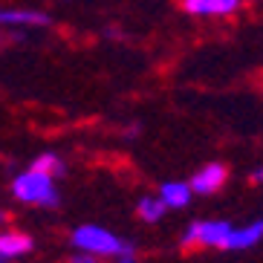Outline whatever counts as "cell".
<instances>
[{
    "mask_svg": "<svg viewBox=\"0 0 263 263\" xmlns=\"http://www.w3.org/2000/svg\"><path fill=\"white\" fill-rule=\"evenodd\" d=\"M249 179H252V182H263V165L252 171V177H249Z\"/></svg>",
    "mask_w": 263,
    "mask_h": 263,
    "instance_id": "4fadbf2b",
    "label": "cell"
},
{
    "mask_svg": "<svg viewBox=\"0 0 263 263\" xmlns=\"http://www.w3.org/2000/svg\"><path fill=\"white\" fill-rule=\"evenodd\" d=\"M70 243L76 246V252H90L96 257H119L124 252H136L130 240H122L116 237L113 232L101 229V226H78L76 232L70 234Z\"/></svg>",
    "mask_w": 263,
    "mask_h": 263,
    "instance_id": "6da1fadb",
    "label": "cell"
},
{
    "mask_svg": "<svg viewBox=\"0 0 263 263\" xmlns=\"http://www.w3.org/2000/svg\"><path fill=\"white\" fill-rule=\"evenodd\" d=\"M182 12L197 17H209V15H234L240 9V0H179Z\"/></svg>",
    "mask_w": 263,
    "mask_h": 263,
    "instance_id": "5b68a950",
    "label": "cell"
},
{
    "mask_svg": "<svg viewBox=\"0 0 263 263\" xmlns=\"http://www.w3.org/2000/svg\"><path fill=\"white\" fill-rule=\"evenodd\" d=\"M232 223L226 220H197L188 226V232L182 234V246H205V249H229V237H232Z\"/></svg>",
    "mask_w": 263,
    "mask_h": 263,
    "instance_id": "3957f363",
    "label": "cell"
},
{
    "mask_svg": "<svg viewBox=\"0 0 263 263\" xmlns=\"http://www.w3.org/2000/svg\"><path fill=\"white\" fill-rule=\"evenodd\" d=\"M35 240L29 234L21 232H0V260H12V257H24L26 252H32Z\"/></svg>",
    "mask_w": 263,
    "mask_h": 263,
    "instance_id": "8992f818",
    "label": "cell"
},
{
    "mask_svg": "<svg viewBox=\"0 0 263 263\" xmlns=\"http://www.w3.org/2000/svg\"><path fill=\"white\" fill-rule=\"evenodd\" d=\"M191 188L188 182H165L159 188V200L165 202V209H185L188 202H191Z\"/></svg>",
    "mask_w": 263,
    "mask_h": 263,
    "instance_id": "52a82bcc",
    "label": "cell"
},
{
    "mask_svg": "<svg viewBox=\"0 0 263 263\" xmlns=\"http://www.w3.org/2000/svg\"><path fill=\"white\" fill-rule=\"evenodd\" d=\"M70 263H99V257L90 255V252H76V255L70 257Z\"/></svg>",
    "mask_w": 263,
    "mask_h": 263,
    "instance_id": "8fae6325",
    "label": "cell"
},
{
    "mask_svg": "<svg viewBox=\"0 0 263 263\" xmlns=\"http://www.w3.org/2000/svg\"><path fill=\"white\" fill-rule=\"evenodd\" d=\"M116 263H136V252H124V255H119Z\"/></svg>",
    "mask_w": 263,
    "mask_h": 263,
    "instance_id": "7c38bea8",
    "label": "cell"
},
{
    "mask_svg": "<svg viewBox=\"0 0 263 263\" xmlns=\"http://www.w3.org/2000/svg\"><path fill=\"white\" fill-rule=\"evenodd\" d=\"M0 263H6V260H0Z\"/></svg>",
    "mask_w": 263,
    "mask_h": 263,
    "instance_id": "9a60e30c",
    "label": "cell"
},
{
    "mask_svg": "<svg viewBox=\"0 0 263 263\" xmlns=\"http://www.w3.org/2000/svg\"><path fill=\"white\" fill-rule=\"evenodd\" d=\"M226 179H229V171H226V165H220V162H209V165H202V168L191 177L188 188H191V194H202V197H211V194H217L220 188L226 185Z\"/></svg>",
    "mask_w": 263,
    "mask_h": 263,
    "instance_id": "277c9868",
    "label": "cell"
},
{
    "mask_svg": "<svg viewBox=\"0 0 263 263\" xmlns=\"http://www.w3.org/2000/svg\"><path fill=\"white\" fill-rule=\"evenodd\" d=\"M32 171H41V174H47L52 179H61L67 174V165H64V159L58 154H41V156H35Z\"/></svg>",
    "mask_w": 263,
    "mask_h": 263,
    "instance_id": "9c48e42d",
    "label": "cell"
},
{
    "mask_svg": "<svg viewBox=\"0 0 263 263\" xmlns=\"http://www.w3.org/2000/svg\"><path fill=\"white\" fill-rule=\"evenodd\" d=\"M3 220H6V214H3V211H0V223H3Z\"/></svg>",
    "mask_w": 263,
    "mask_h": 263,
    "instance_id": "5bb4252c",
    "label": "cell"
},
{
    "mask_svg": "<svg viewBox=\"0 0 263 263\" xmlns=\"http://www.w3.org/2000/svg\"><path fill=\"white\" fill-rule=\"evenodd\" d=\"M257 240H263V220H255V223H249V226L232 229L229 249H252Z\"/></svg>",
    "mask_w": 263,
    "mask_h": 263,
    "instance_id": "ba28073f",
    "label": "cell"
},
{
    "mask_svg": "<svg viewBox=\"0 0 263 263\" xmlns=\"http://www.w3.org/2000/svg\"><path fill=\"white\" fill-rule=\"evenodd\" d=\"M12 194L21 202H32V205H58V188L55 179L41 174V171H24L12 179Z\"/></svg>",
    "mask_w": 263,
    "mask_h": 263,
    "instance_id": "7a4b0ae2",
    "label": "cell"
},
{
    "mask_svg": "<svg viewBox=\"0 0 263 263\" xmlns=\"http://www.w3.org/2000/svg\"><path fill=\"white\" fill-rule=\"evenodd\" d=\"M165 202L159 200V197H142L139 200V205H136V214L145 220V223H159L165 217Z\"/></svg>",
    "mask_w": 263,
    "mask_h": 263,
    "instance_id": "30bf717a",
    "label": "cell"
}]
</instances>
